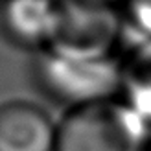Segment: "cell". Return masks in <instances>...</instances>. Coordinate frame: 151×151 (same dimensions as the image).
<instances>
[{
    "label": "cell",
    "mask_w": 151,
    "mask_h": 151,
    "mask_svg": "<svg viewBox=\"0 0 151 151\" xmlns=\"http://www.w3.org/2000/svg\"><path fill=\"white\" fill-rule=\"evenodd\" d=\"M55 151H151V125L125 101L70 109L57 125Z\"/></svg>",
    "instance_id": "cell-1"
},
{
    "label": "cell",
    "mask_w": 151,
    "mask_h": 151,
    "mask_svg": "<svg viewBox=\"0 0 151 151\" xmlns=\"http://www.w3.org/2000/svg\"><path fill=\"white\" fill-rule=\"evenodd\" d=\"M35 72L44 92L70 109L114 100L122 90V63L114 57L81 59L48 48L39 52Z\"/></svg>",
    "instance_id": "cell-2"
},
{
    "label": "cell",
    "mask_w": 151,
    "mask_h": 151,
    "mask_svg": "<svg viewBox=\"0 0 151 151\" xmlns=\"http://www.w3.org/2000/svg\"><path fill=\"white\" fill-rule=\"evenodd\" d=\"M122 32L124 19L114 4L100 0H63L59 35L50 50L81 59L112 57V48Z\"/></svg>",
    "instance_id": "cell-3"
},
{
    "label": "cell",
    "mask_w": 151,
    "mask_h": 151,
    "mask_svg": "<svg viewBox=\"0 0 151 151\" xmlns=\"http://www.w3.org/2000/svg\"><path fill=\"white\" fill-rule=\"evenodd\" d=\"M61 15L63 0H4L0 22L13 42L42 52L55 42Z\"/></svg>",
    "instance_id": "cell-4"
},
{
    "label": "cell",
    "mask_w": 151,
    "mask_h": 151,
    "mask_svg": "<svg viewBox=\"0 0 151 151\" xmlns=\"http://www.w3.org/2000/svg\"><path fill=\"white\" fill-rule=\"evenodd\" d=\"M57 127L33 103L0 107V151H55Z\"/></svg>",
    "instance_id": "cell-5"
},
{
    "label": "cell",
    "mask_w": 151,
    "mask_h": 151,
    "mask_svg": "<svg viewBox=\"0 0 151 151\" xmlns=\"http://www.w3.org/2000/svg\"><path fill=\"white\" fill-rule=\"evenodd\" d=\"M122 96L151 125V41H140L122 61Z\"/></svg>",
    "instance_id": "cell-6"
},
{
    "label": "cell",
    "mask_w": 151,
    "mask_h": 151,
    "mask_svg": "<svg viewBox=\"0 0 151 151\" xmlns=\"http://www.w3.org/2000/svg\"><path fill=\"white\" fill-rule=\"evenodd\" d=\"M124 28L131 26L140 41H151V0H125L122 7Z\"/></svg>",
    "instance_id": "cell-7"
},
{
    "label": "cell",
    "mask_w": 151,
    "mask_h": 151,
    "mask_svg": "<svg viewBox=\"0 0 151 151\" xmlns=\"http://www.w3.org/2000/svg\"><path fill=\"white\" fill-rule=\"evenodd\" d=\"M100 2H109V4H114L116 0H100Z\"/></svg>",
    "instance_id": "cell-8"
}]
</instances>
